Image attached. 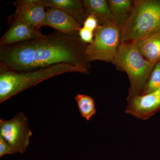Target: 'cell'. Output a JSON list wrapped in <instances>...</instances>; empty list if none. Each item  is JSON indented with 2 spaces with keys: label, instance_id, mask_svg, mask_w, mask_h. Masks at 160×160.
Here are the masks:
<instances>
[{
  "label": "cell",
  "instance_id": "14",
  "mask_svg": "<svg viewBox=\"0 0 160 160\" xmlns=\"http://www.w3.org/2000/svg\"><path fill=\"white\" fill-rule=\"evenodd\" d=\"M112 14L115 22L121 27L129 17L133 6L131 0H109Z\"/></svg>",
  "mask_w": 160,
  "mask_h": 160
},
{
  "label": "cell",
  "instance_id": "9",
  "mask_svg": "<svg viewBox=\"0 0 160 160\" xmlns=\"http://www.w3.org/2000/svg\"><path fill=\"white\" fill-rule=\"evenodd\" d=\"M48 26L67 36L78 35L82 24L67 12L58 8H47L43 26Z\"/></svg>",
  "mask_w": 160,
  "mask_h": 160
},
{
  "label": "cell",
  "instance_id": "17",
  "mask_svg": "<svg viewBox=\"0 0 160 160\" xmlns=\"http://www.w3.org/2000/svg\"><path fill=\"white\" fill-rule=\"evenodd\" d=\"M78 34L81 40L86 44L92 42L94 38V32L84 27L81 28Z\"/></svg>",
  "mask_w": 160,
  "mask_h": 160
},
{
  "label": "cell",
  "instance_id": "13",
  "mask_svg": "<svg viewBox=\"0 0 160 160\" xmlns=\"http://www.w3.org/2000/svg\"><path fill=\"white\" fill-rule=\"evenodd\" d=\"M83 1L87 14L92 15L95 17L100 25L109 21L115 22L108 1L84 0Z\"/></svg>",
  "mask_w": 160,
  "mask_h": 160
},
{
  "label": "cell",
  "instance_id": "19",
  "mask_svg": "<svg viewBox=\"0 0 160 160\" xmlns=\"http://www.w3.org/2000/svg\"><path fill=\"white\" fill-rule=\"evenodd\" d=\"M16 153L14 149L9 145V143L0 136V157L6 155H11Z\"/></svg>",
  "mask_w": 160,
  "mask_h": 160
},
{
  "label": "cell",
  "instance_id": "18",
  "mask_svg": "<svg viewBox=\"0 0 160 160\" xmlns=\"http://www.w3.org/2000/svg\"><path fill=\"white\" fill-rule=\"evenodd\" d=\"M99 26V23L96 18L92 15H89L83 23V27L94 32Z\"/></svg>",
  "mask_w": 160,
  "mask_h": 160
},
{
  "label": "cell",
  "instance_id": "5",
  "mask_svg": "<svg viewBox=\"0 0 160 160\" xmlns=\"http://www.w3.org/2000/svg\"><path fill=\"white\" fill-rule=\"evenodd\" d=\"M119 26L109 21L100 25L94 32L92 42L87 45L86 54L89 62L103 61L112 62L121 42Z\"/></svg>",
  "mask_w": 160,
  "mask_h": 160
},
{
  "label": "cell",
  "instance_id": "1",
  "mask_svg": "<svg viewBox=\"0 0 160 160\" xmlns=\"http://www.w3.org/2000/svg\"><path fill=\"white\" fill-rule=\"evenodd\" d=\"M87 45L78 35L57 32L44 37L0 47V66L14 71H26L69 63L89 73L91 64L86 54Z\"/></svg>",
  "mask_w": 160,
  "mask_h": 160
},
{
  "label": "cell",
  "instance_id": "15",
  "mask_svg": "<svg viewBox=\"0 0 160 160\" xmlns=\"http://www.w3.org/2000/svg\"><path fill=\"white\" fill-rule=\"evenodd\" d=\"M82 117L89 121L96 113L94 100L88 95L78 94L75 98Z\"/></svg>",
  "mask_w": 160,
  "mask_h": 160
},
{
  "label": "cell",
  "instance_id": "7",
  "mask_svg": "<svg viewBox=\"0 0 160 160\" xmlns=\"http://www.w3.org/2000/svg\"><path fill=\"white\" fill-rule=\"evenodd\" d=\"M126 112L132 116L147 120L160 109V88L151 93L127 98Z\"/></svg>",
  "mask_w": 160,
  "mask_h": 160
},
{
  "label": "cell",
  "instance_id": "3",
  "mask_svg": "<svg viewBox=\"0 0 160 160\" xmlns=\"http://www.w3.org/2000/svg\"><path fill=\"white\" fill-rule=\"evenodd\" d=\"M121 42H132L160 31V0H135L120 27Z\"/></svg>",
  "mask_w": 160,
  "mask_h": 160
},
{
  "label": "cell",
  "instance_id": "8",
  "mask_svg": "<svg viewBox=\"0 0 160 160\" xmlns=\"http://www.w3.org/2000/svg\"><path fill=\"white\" fill-rule=\"evenodd\" d=\"M14 4L16 7L12 15L14 20L21 21L38 29L43 27L46 10L37 0H17Z\"/></svg>",
  "mask_w": 160,
  "mask_h": 160
},
{
  "label": "cell",
  "instance_id": "2",
  "mask_svg": "<svg viewBox=\"0 0 160 160\" xmlns=\"http://www.w3.org/2000/svg\"><path fill=\"white\" fill-rule=\"evenodd\" d=\"M71 72L86 74L82 68L69 63H60L39 69L21 71L0 66V103L47 79Z\"/></svg>",
  "mask_w": 160,
  "mask_h": 160
},
{
  "label": "cell",
  "instance_id": "16",
  "mask_svg": "<svg viewBox=\"0 0 160 160\" xmlns=\"http://www.w3.org/2000/svg\"><path fill=\"white\" fill-rule=\"evenodd\" d=\"M160 88V62L156 64L142 94L151 93Z\"/></svg>",
  "mask_w": 160,
  "mask_h": 160
},
{
  "label": "cell",
  "instance_id": "11",
  "mask_svg": "<svg viewBox=\"0 0 160 160\" xmlns=\"http://www.w3.org/2000/svg\"><path fill=\"white\" fill-rule=\"evenodd\" d=\"M38 2L47 8H58L74 18L83 24L88 16L83 4L80 0H37Z\"/></svg>",
  "mask_w": 160,
  "mask_h": 160
},
{
  "label": "cell",
  "instance_id": "10",
  "mask_svg": "<svg viewBox=\"0 0 160 160\" xmlns=\"http://www.w3.org/2000/svg\"><path fill=\"white\" fill-rule=\"evenodd\" d=\"M45 36L39 29L21 21L14 20L10 28L1 38L0 46H10Z\"/></svg>",
  "mask_w": 160,
  "mask_h": 160
},
{
  "label": "cell",
  "instance_id": "4",
  "mask_svg": "<svg viewBox=\"0 0 160 160\" xmlns=\"http://www.w3.org/2000/svg\"><path fill=\"white\" fill-rule=\"evenodd\" d=\"M112 63L129 77L128 98L142 94L156 65L143 57L131 42H121Z\"/></svg>",
  "mask_w": 160,
  "mask_h": 160
},
{
  "label": "cell",
  "instance_id": "6",
  "mask_svg": "<svg viewBox=\"0 0 160 160\" xmlns=\"http://www.w3.org/2000/svg\"><path fill=\"white\" fill-rule=\"evenodd\" d=\"M32 134L28 117L24 112H18L11 119H0V136L16 153L23 154L26 152Z\"/></svg>",
  "mask_w": 160,
  "mask_h": 160
},
{
  "label": "cell",
  "instance_id": "12",
  "mask_svg": "<svg viewBox=\"0 0 160 160\" xmlns=\"http://www.w3.org/2000/svg\"><path fill=\"white\" fill-rule=\"evenodd\" d=\"M131 42L146 59L155 64L160 62V31Z\"/></svg>",
  "mask_w": 160,
  "mask_h": 160
}]
</instances>
